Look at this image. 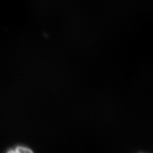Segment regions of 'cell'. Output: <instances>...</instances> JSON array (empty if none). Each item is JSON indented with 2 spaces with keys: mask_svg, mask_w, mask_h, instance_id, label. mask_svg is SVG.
I'll use <instances>...</instances> for the list:
<instances>
[{
  "mask_svg": "<svg viewBox=\"0 0 153 153\" xmlns=\"http://www.w3.org/2000/svg\"><path fill=\"white\" fill-rule=\"evenodd\" d=\"M6 153H34L30 148L24 145H17L13 149H9Z\"/></svg>",
  "mask_w": 153,
  "mask_h": 153,
  "instance_id": "1",
  "label": "cell"
}]
</instances>
